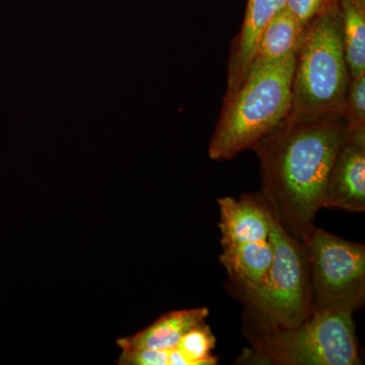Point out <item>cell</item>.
I'll return each instance as SVG.
<instances>
[{"label": "cell", "mask_w": 365, "mask_h": 365, "mask_svg": "<svg viewBox=\"0 0 365 365\" xmlns=\"http://www.w3.org/2000/svg\"><path fill=\"white\" fill-rule=\"evenodd\" d=\"M215 343V336L205 322L185 334L176 347L190 365H215L217 364V359L212 355Z\"/></svg>", "instance_id": "5bb4252c"}, {"label": "cell", "mask_w": 365, "mask_h": 365, "mask_svg": "<svg viewBox=\"0 0 365 365\" xmlns=\"http://www.w3.org/2000/svg\"><path fill=\"white\" fill-rule=\"evenodd\" d=\"M327 0H287L285 9L306 29L321 13Z\"/></svg>", "instance_id": "2e32d148"}, {"label": "cell", "mask_w": 365, "mask_h": 365, "mask_svg": "<svg viewBox=\"0 0 365 365\" xmlns=\"http://www.w3.org/2000/svg\"><path fill=\"white\" fill-rule=\"evenodd\" d=\"M304 29L287 9H282L262 32L249 71L276 63L295 51Z\"/></svg>", "instance_id": "8fae6325"}, {"label": "cell", "mask_w": 365, "mask_h": 365, "mask_svg": "<svg viewBox=\"0 0 365 365\" xmlns=\"http://www.w3.org/2000/svg\"><path fill=\"white\" fill-rule=\"evenodd\" d=\"M295 52L276 63L250 71L234 93L225 95L209 143L211 160L235 158L287 119L292 109Z\"/></svg>", "instance_id": "7a4b0ae2"}, {"label": "cell", "mask_w": 365, "mask_h": 365, "mask_svg": "<svg viewBox=\"0 0 365 365\" xmlns=\"http://www.w3.org/2000/svg\"><path fill=\"white\" fill-rule=\"evenodd\" d=\"M350 79L338 0H327L297 45L287 120L342 116Z\"/></svg>", "instance_id": "3957f363"}, {"label": "cell", "mask_w": 365, "mask_h": 365, "mask_svg": "<svg viewBox=\"0 0 365 365\" xmlns=\"http://www.w3.org/2000/svg\"><path fill=\"white\" fill-rule=\"evenodd\" d=\"M354 312L314 311L294 328H281L253 318L248 336L253 360L281 365H360Z\"/></svg>", "instance_id": "277c9868"}, {"label": "cell", "mask_w": 365, "mask_h": 365, "mask_svg": "<svg viewBox=\"0 0 365 365\" xmlns=\"http://www.w3.org/2000/svg\"><path fill=\"white\" fill-rule=\"evenodd\" d=\"M222 253L220 261L230 279L242 288L258 284L273 261L270 240L274 216L265 199L244 195L218 199Z\"/></svg>", "instance_id": "8992f818"}, {"label": "cell", "mask_w": 365, "mask_h": 365, "mask_svg": "<svg viewBox=\"0 0 365 365\" xmlns=\"http://www.w3.org/2000/svg\"><path fill=\"white\" fill-rule=\"evenodd\" d=\"M342 117L347 128V138L365 143V74L350 79Z\"/></svg>", "instance_id": "4fadbf2b"}, {"label": "cell", "mask_w": 365, "mask_h": 365, "mask_svg": "<svg viewBox=\"0 0 365 365\" xmlns=\"http://www.w3.org/2000/svg\"><path fill=\"white\" fill-rule=\"evenodd\" d=\"M169 350L122 349L118 364L122 365H169Z\"/></svg>", "instance_id": "9a60e30c"}, {"label": "cell", "mask_w": 365, "mask_h": 365, "mask_svg": "<svg viewBox=\"0 0 365 365\" xmlns=\"http://www.w3.org/2000/svg\"><path fill=\"white\" fill-rule=\"evenodd\" d=\"M309 255L314 311L354 312L365 299V247L314 227L304 242Z\"/></svg>", "instance_id": "52a82bcc"}, {"label": "cell", "mask_w": 365, "mask_h": 365, "mask_svg": "<svg viewBox=\"0 0 365 365\" xmlns=\"http://www.w3.org/2000/svg\"><path fill=\"white\" fill-rule=\"evenodd\" d=\"M323 208L365 210V143L346 137L329 174Z\"/></svg>", "instance_id": "ba28073f"}, {"label": "cell", "mask_w": 365, "mask_h": 365, "mask_svg": "<svg viewBox=\"0 0 365 365\" xmlns=\"http://www.w3.org/2000/svg\"><path fill=\"white\" fill-rule=\"evenodd\" d=\"M273 261L254 287L242 288L253 318L294 328L314 313L309 255L304 242L290 237L275 218L271 228Z\"/></svg>", "instance_id": "5b68a950"}, {"label": "cell", "mask_w": 365, "mask_h": 365, "mask_svg": "<svg viewBox=\"0 0 365 365\" xmlns=\"http://www.w3.org/2000/svg\"><path fill=\"white\" fill-rule=\"evenodd\" d=\"M208 316L207 307L170 312L140 332L122 338L117 343L121 349H170L179 343L185 334L205 323Z\"/></svg>", "instance_id": "30bf717a"}, {"label": "cell", "mask_w": 365, "mask_h": 365, "mask_svg": "<svg viewBox=\"0 0 365 365\" xmlns=\"http://www.w3.org/2000/svg\"><path fill=\"white\" fill-rule=\"evenodd\" d=\"M347 137L342 116L285 120L252 150L261 165L262 197L276 222L304 242L323 208L329 174Z\"/></svg>", "instance_id": "6da1fadb"}, {"label": "cell", "mask_w": 365, "mask_h": 365, "mask_svg": "<svg viewBox=\"0 0 365 365\" xmlns=\"http://www.w3.org/2000/svg\"><path fill=\"white\" fill-rule=\"evenodd\" d=\"M287 0H248L239 35L230 49L227 68V91L234 93L248 74L255 48L265 26L276 14L284 9Z\"/></svg>", "instance_id": "9c48e42d"}, {"label": "cell", "mask_w": 365, "mask_h": 365, "mask_svg": "<svg viewBox=\"0 0 365 365\" xmlns=\"http://www.w3.org/2000/svg\"><path fill=\"white\" fill-rule=\"evenodd\" d=\"M350 78L365 74V0H338Z\"/></svg>", "instance_id": "7c38bea8"}]
</instances>
